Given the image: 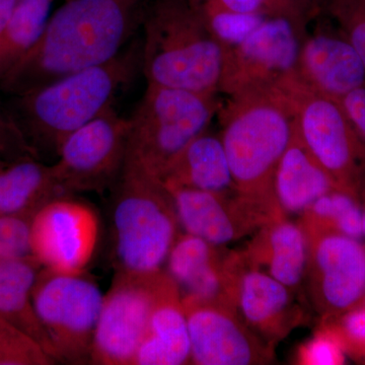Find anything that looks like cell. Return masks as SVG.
<instances>
[{
    "instance_id": "30bf717a",
    "label": "cell",
    "mask_w": 365,
    "mask_h": 365,
    "mask_svg": "<svg viewBox=\"0 0 365 365\" xmlns=\"http://www.w3.org/2000/svg\"><path fill=\"white\" fill-rule=\"evenodd\" d=\"M129 131V119L110 107L67 137L52 165L64 193L102 194L114 188L123 170Z\"/></svg>"
},
{
    "instance_id": "4dcf8cb0",
    "label": "cell",
    "mask_w": 365,
    "mask_h": 365,
    "mask_svg": "<svg viewBox=\"0 0 365 365\" xmlns=\"http://www.w3.org/2000/svg\"><path fill=\"white\" fill-rule=\"evenodd\" d=\"M30 220L0 212V259L30 256Z\"/></svg>"
},
{
    "instance_id": "1f68e13d",
    "label": "cell",
    "mask_w": 365,
    "mask_h": 365,
    "mask_svg": "<svg viewBox=\"0 0 365 365\" xmlns=\"http://www.w3.org/2000/svg\"><path fill=\"white\" fill-rule=\"evenodd\" d=\"M228 11L240 14H263L283 16L304 23L311 20L295 6L292 0H211Z\"/></svg>"
},
{
    "instance_id": "8d00e7d4",
    "label": "cell",
    "mask_w": 365,
    "mask_h": 365,
    "mask_svg": "<svg viewBox=\"0 0 365 365\" xmlns=\"http://www.w3.org/2000/svg\"><path fill=\"white\" fill-rule=\"evenodd\" d=\"M18 0H0V32L11 18Z\"/></svg>"
},
{
    "instance_id": "5bb4252c",
    "label": "cell",
    "mask_w": 365,
    "mask_h": 365,
    "mask_svg": "<svg viewBox=\"0 0 365 365\" xmlns=\"http://www.w3.org/2000/svg\"><path fill=\"white\" fill-rule=\"evenodd\" d=\"M192 364L248 365L260 361V346L227 307V299L182 297Z\"/></svg>"
},
{
    "instance_id": "7402d4cb",
    "label": "cell",
    "mask_w": 365,
    "mask_h": 365,
    "mask_svg": "<svg viewBox=\"0 0 365 365\" xmlns=\"http://www.w3.org/2000/svg\"><path fill=\"white\" fill-rule=\"evenodd\" d=\"M68 196L55 177L52 165L25 158L0 169V212L32 222L54 199Z\"/></svg>"
},
{
    "instance_id": "e575fe53",
    "label": "cell",
    "mask_w": 365,
    "mask_h": 365,
    "mask_svg": "<svg viewBox=\"0 0 365 365\" xmlns=\"http://www.w3.org/2000/svg\"><path fill=\"white\" fill-rule=\"evenodd\" d=\"M343 330L353 342L365 344V309L346 314L343 319Z\"/></svg>"
},
{
    "instance_id": "d590c367",
    "label": "cell",
    "mask_w": 365,
    "mask_h": 365,
    "mask_svg": "<svg viewBox=\"0 0 365 365\" xmlns=\"http://www.w3.org/2000/svg\"><path fill=\"white\" fill-rule=\"evenodd\" d=\"M309 20L314 21L319 16V0H292Z\"/></svg>"
},
{
    "instance_id": "ac0fdd59",
    "label": "cell",
    "mask_w": 365,
    "mask_h": 365,
    "mask_svg": "<svg viewBox=\"0 0 365 365\" xmlns=\"http://www.w3.org/2000/svg\"><path fill=\"white\" fill-rule=\"evenodd\" d=\"M216 248L195 235H178L165 263L168 275L182 292L181 297L225 299L227 270Z\"/></svg>"
},
{
    "instance_id": "52a82bcc",
    "label": "cell",
    "mask_w": 365,
    "mask_h": 365,
    "mask_svg": "<svg viewBox=\"0 0 365 365\" xmlns=\"http://www.w3.org/2000/svg\"><path fill=\"white\" fill-rule=\"evenodd\" d=\"M294 111L295 131L339 190L356 195L365 180V143L339 101L319 95L297 81H283Z\"/></svg>"
},
{
    "instance_id": "d4e9b609",
    "label": "cell",
    "mask_w": 365,
    "mask_h": 365,
    "mask_svg": "<svg viewBox=\"0 0 365 365\" xmlns=\"http://www.w3.org/2000/svg\"><path fill=\"white\" fill-rule=\"evenodd\" d=\"M266 262L269 274L292 289L306 272L309 256L306 232L294 223L281 222L268 232Z\"/></svg>"
},
{
    "instance_id": "ffe728a7",
    "label": "cell",
    "mask_w": 365,
    "mask_h": 365,
    "mask_svg": "<svg viewBox=\"0 0 365 365\" xmlns=\"http://www.w3.org/2000/svg\"><path fill=\"white\" fill-rule=\"evenodd\" d=\"M41 268L32 255L0 259V317L35 340L58 362L33 302V287Z\"/></svg>"
},
{
    "instance_id": "603a6c76",
    "label": "cell",
    "mask_w": 365,
    "mask_h": 365,
    "mask_svg": "<svg viewBox=\"0 0 365 365\" xmlns=\"http://www.w3.org/2000/svg\"><path fill=\"white\" fill-rule=\"evenodd\" d=\"M54 0H18L0 32V81L37 44Z\"/></svg>"
},
{
    "instance_id": "8992f818",
    "label": "cell",
    "mask_w": 365,
    "mask_h": 365,
    "mask_svg": "<svg viewBox=\"0 0 365 365\" xmlns=\"http://www.w3.org/2000/svg\"><path fill=\"white\" fill-rule=\"evenodd\" d=\"M220 105L216 93L148 85L129 118L126 160L160 180L182 150L208 130Z\"/></svg>"
},
{
    "instance_id": "ba28073f",
    "label": "cell",
    "mask_w": 365,
    "mask_h": 365,
    "mask_svg": "<svg viewBox=\"0 0 365 365\" xmlns=\"http://www.w3.org/2000/svg\"><path fill=\"white\" fill-rule=\"evenodd\" d=\"M33 302L58 362L91 364V350L104 295L85 274L41 268Z\"/></svg>"
},
{
    "instance_id": "d6a6232c",
    "label": "cell",
    "mask_w": 365,
    "mask_h": 365,
    "mask_svg": "<svg viewBox=\"0 0 365 365\" xmlns=\"http://www.w3.org/2000/svg\"><path fill=\"white\" fill-rule=\"evenodd\" d=\"M307 364L336 365L344 364L341 340L330 333H323L309 341L302 354Z\"/></svg>"
},
{
    "instance_id": "44dd1931",
    "label": "cell",
    "mask_w": 365,
    "mask_h": 365,
    "mask_svg": "<svg viewBox=\"0 0 365 365\" xmlns=\"http://www.w3.org/2000/svg\"><path fill=\"white\" fill-rule=\"evenodd\" d=\"M276 202L288 212H302L334 189L332 178L317 162L294 130L274 175Z\"/></svg>"
},
{
    "instance_id": "277c9868",
    "label": "cell",
    "mask_w": 365,
    "mask_h": 365,
    "mask_svg": "<svg viewBox=\"0 0 365 365\" xmlns=\"http://www.w3.org/2000/svg\"><path fill=\"white\" fill-rule=\"evenodd\" d=\"M141 26L148 85L217 93L225 52L195 0H148Z\"/></svg>"
},
{
    "instance_id": "5b68a950",
    "label": "cell",
    "mask_w": 365,
    "mask_h": 365,
    "mask_svg": "<svg viewBox=\"0 0 365 365\" xmlns=\"http://www.w3.org/2000/svg\"><path fill=\"white\" fill-rule=\"evenodd\" d=\"M113 189L112 254L117 272L162 271L179 235L169 191L158 178L126 158Z\"/></svg>"
},
{
    "instance_id": "d6986e66",
    "label": "cell",
    "mask_w": 365,
    "mask_h": 365,
    "mask_svg": "<svg viewBox=\"0 0 365 365\" xmlns=\"http://www.w3.org/2000/svg\"><path fill=\"white\" fill-rule=\"evenodd\" d=\"M160 181L165 187L237 194L222 138L208 130L182 150L163 172Z\"/></svg>"
},
{
    "instance_id": "836d02e7",
    "label": "cell",
    "mask_w": 365,
    "mask_h": 365,
    "mask_svg": "<svg viewBox=\"0 0 365 365\" xmlns=\"http://www.w3.org/2000/svg\"><path fill=\"white\" fill-rule=\"evenodd\" d=\"M357 134L365 143V86L339 101Z\"/></svg>"
},
{
    "instance_id": "9a60e30c",
    "label": "cell",
    "mask_w": 365,
    "mask_h": 365,
    "mask_svg": "<svg viewBox=\"0 0 365 365\" xmlns=\"http://www.w3.org/2000/svg\"><path fill=\"white\" fill-rule=\"evenodd\" d=\"M317 287L324 306L347 311L365 294V247L340 232H326L311 245Z\"/></svg>"
},
{
    "instance_id": "f1b7e54d",
    "label": "cell",
    "mask_w": 365,
    "mask_h": 365,
    "mask_svg": "<svg viewBox=\"0 0 365 365\" xmlns=\"http://www.w3.org/2000/svg\"><path fill=\"white\" fill-rule=\"evenodd\" d=\"M55 364L35 340L0 317V365Z\"/></svg>"
},
{
    "instance_id": "484cf974",
    "label": "cell",
    "mask_w": 365,
    "mask_h": 365,
    "mask_svg": "<svg viewBox=\"0 0 365 365\" xmlns=\"http://www.w3.org/2000/svg\"><path fill=\"white\" fill-rule=\"evenodd\" d=\"M202 18L223 52L239 45L255 29L269 18L268 14H240L228 11L211 0H195Z\"/></svg>"
},
{
    "instance_id": "e0dca14e",
    "label": "cell",
    "mask_w": 365,
    "mask_h": 365,
    "mask_svg": "<svg viewBox=\"0 0 365 365\" xmlns=\"http://www.w3.org/2000/svg\"><path fill=\"white\" fill-rule=\"evenodd\" d=\"M189 361L188 324L179 288L170 278L151 314L133 365H181Z\"/></svg>"
},
{
    "instance_id": "8fae6325",
    "label": "cell",
    "mask_w": 365,
    "mask_h": 365,
    "mask_svg": "<svg viewBox=\"0 0 365 365\" xmlns=\"http://www.w3.org/2000/svg\"><path fill=\"white\" fill-rule=\"evenodd\" d=\"M307 26L288 16H269L239 45L225 51L218 91L230 97L275 88L295 76Z\"/></svg>"
},
{
    "instance_id": "7a4b0ae2",
    "label": "cell",
    "mask_w": 365,
    "mask_h": 365,
    "mask_svg": "<svg viewBox=\"0 0 365 365\" xmlns=\"http://www.w3.org/2000/svg\"><path fill=\"white\" fill-rule=\"evenodd\" d=\"M141 43H137L104 64L9 97L7 107L40 158H57L67 137L112 107L120 88L141 69Z\"/></svg>"
},
{
    "instance_id": "3957f363",
    "label": "cell",
    "mask_w": 365,
    "mask_h": 365,
    "mask_svg": "<svg viewBox=\"0 0 365 365\" xmlns=\"http://www.w3.org/2000/svg\"><path fill=\"white\" fill-rule=\"evenodd\" d=\"M217 116L237 196L257 205L276 202L274 175L295 130L285 91L278 86L230 96Z\"/></svg>"
},
{
    "instance_id": "cb8c5ba5",
    "label": "cell",
    "mask_w": 365,
    "mask_h": 365,
    "mask_svg": "<svg viewBox=\"0 0 365 365\" xmlns=\"http://www.w3.org/2000/svg\"><path fill=\"white\" fill-rule=\"evenodd\" d=\"M237 299L246 321L256 328L268 330L284 317L290 304L289 288L269 273L252 270L240 281Z\"/></svg>"
},
{
    "instance_id": "83f0119b",
    "label": "cell",
    "mask_w": 365,
    "mask_h": 365,
    "mask_svg": "<svg viewBox=\"0 0 365 365\" xmlns=\"http://www.w3.org/2000/svg\"><path fill=\"white\" fill-rule=\"evenodd\" d=\"M319 11L337 26L365 66V0H319Z\"/></svg>"
},
{
    "instance_id": "9c48e42d",
    "label": "cell",
    "mask_w": 365,
    "mask_h": 365,
    "mask_svg": "<svg viewBox=\"0 0 365 365\" xmlns=\"http://www.w3.org/2000/svg\"><path fill=\"white\" fill-rule=\"evenodd\" d=\"M170 278L167 272H117L104 295L98 317L91 364L133 365L148 332L151 314Z\"/></svg>"
},
{
    "instance_id": "74e56055",
    "label": "cell",
    "mask_w": 365,
    "mask_h": 365,
    "mask_svg": "<svg viewBox=\"0 0 365 365\" xmlns=\"http://www.w3.org/2000/svg\"><path fill=\"white\" fill-rule=\"evenodd\" d=\"M362 234L365 235V212L362 213Z\"/></svg>"
},
{
    "instance_id": "6da1fadb",
    "label": "cell",
    "mask_w": 365,
    "mask_h": 365,
    "mask_svg": "<svg viewBox=\"0 0 365 365\" xmlns=\"http://www.w3.org/2000/svg\"><path fill=\"white\" fill-rule=\"evenodd\" d=\"M148 0H69L50 16L37 44L0 81L24 95L116 57L141 26Z\"/></svg>"
},
{
    "instance_id": "4316f807",
    "label": "cell",
    "mask_w": 365,
    "mask_h": 365,
    "mask_svg": "<svg viewBox=\"0 0 365 365\" xmlns=\"http://www.w3.org/2000/svg\"><path fill=\"white\" fill-rule=\"evenodd\" d=\"M354 195L334 189L317 199L311 207L312 215L321 222L333 223L337 232L352 237L361 239L362 235V211L354 199Z\"/></svg>"
},
{
    "instance_id": "2e32d148",
    "label": "cell",
    "mask_w": 365,
    "mask_h": 365,
    "mask_svg": "<svg viewBox=\"0 0 365 365\" xmlns=\"http://www.w3.org/2000/svg\"><path fill=\"white\" fill-rule=\"evenodd\" d=\"M165 188L174 204L178 222L187 234L220 247L235 241L244 232V223L240 220L242 203L241 198L239 205L240 197L234 207L225 194L181 187Z\"/></svg>"
},
{
    "instance_id": "4fadbf2b",
    "label": "cell",
    "mask_w": 365,
    "mask_h": 365,
    "mask_svg": "<svg viewBox=\"0 0 365 365\" xmlns=\"http://www.w3.org/2000/svg\"><path fill=\"white\" fill-rule=\"evenodd\" d=\"M314 20L300 46L295 78L314 93L341 101L365 86V66L332 21L321 14Z\"/></svg>"
},
{
    "instance_id": "7c38bea8",
    "label": "cell",
    "mask_w": 365,
    "mask_h": 365,
    "mask_svg": "<svg viewBox=\"0 0 365 365\" xmlns=\"http://www.w3.org/2000/svg\"><path fill=\"white\" fill-rule=\"evenodd\" d=\"M100 220L95 209L62 196L41 209L31 222V255L43 268L83 273L97 250Z\"/></svg>"
},
{
    "instance_id": "f546056e",
    "label": "cell",
    "mask_w": 365,
    "mask_h": 365,
    "mask_svg": "<svg viewBox=\"0 0 365 365\" xmlns=\"http://www.w3.org/2000/svg\"><path fill=\"white\" fill-rule=\"evenodd\" d=\"M25 158L40 157L21 131L6 103L0 102V169Z\"/></svg>"
}]
</instances>
